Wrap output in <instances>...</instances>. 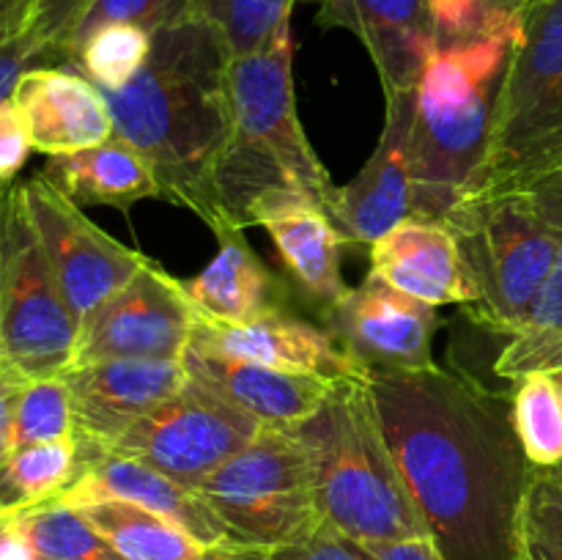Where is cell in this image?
Masks as SVG:
<instances>
[{"label": "cell", "mask_w": 562, "mask_h": 560, "mask_svg": "<svg viewBox=\"0 0 562 560\" xmlns=\"http://www.w3.org/2000/svg\"><path fill=\"white\" fill-rule=\"evenodd\" d=\"M562 170V0H532L510 53L472 195L530 190ZM470 195V198H472Z\"/></svg>", "instance_id": "obj_7"}, {"label": "cell", "mask_w": 562, "mask_h": 560, "mask_svg": "<svg viewBox=\"0 0 562 560\" xmlns=\"http://www.w3.org/2000/svg\"><path fill=\"white\" fill-rule=\"evenodd\" d=\"M192 344L223 351L239 360L261 362L280 371L316 373V377H351L366 373L329 329H318L302 318L278 311L247 324H203L198 322Z\"/></svg>", "instance_id": "obj_21"}, {"label": "cell", "mask_w": 562, "mask_h": 560, "mask_svg": "<svg viewBox=\"0 0 562 560\" xmlns=\"http://www.w3.org/2000/svg\"><path fill=\"white\" fill-rule=\"evenodd\" d=\"M395 467L445 560H519L536 467L510 399L437 362L368 373Z\"/></svg>", "instance_id": "obj_1"}, {"label": "cell", "mask_w": 562, "mask_h": 560, "mask_svg": "<svg viewBox=\"0 0 562 560\" xmlns=\"http://www.w3.org/2000/svg\"><path fill=\"white\" fill-rule=\"evenodd\" d=\"M66 437H75V406L66 377L27 379L14 412V450Z\"/></svg>", "instance_id": "obj_32"}, {"label": "cell", "mask_w": 562, "mask_h": 560, "mask_svg": "<svg viewBox=\"0 0 562 560\" xmlns=\"http://www.w3.org/2000/svg\"><path fill=\"white\" fill-rule=\"evenodd\" d=\"M228 530L231 541L283 549L322 525L313 472L294 428L263 426L195 489Z\"/></svg>", "instance_id": "obj_8"}, {"label": "cell", "mask_w": 562, "mask_h": 560, "mask_svg": "<svg viewBox=\"0 0 562 560\" xmlns=\"http://www.w3.org/2000/svg\"><path fill=\"white\" fill-rule=\"evenodd\" d=\"M33 560H126L77 508L44 503L11 514Z\"/></svg>", "instance_id": "obj_28"}, {"label": "cell", "mask_w": 562, "mask_h": 560, "mask_svg": "<svg viewBox=\"0 0 562 560\" xmlns=\"http://www.w3.org/2000/svg\"><path fill=\"white\" fill-rule=\"evenodd\" d=\"M198 316L179 278L148 261L80 322L71 366L99 360H184Z\"/></svg>", "instance_id": "obj_11"}, {"label": "cell", "mask_w": 562, "mask_h": 560, "mask_svg": "<svg viewBox=\"0 0 562 560\" xmlns=\"http://www.w3.org/2000/svg\"><path fill=\"white\" fill-rule=\"evenodd\" d=\"M82 456L75 437L11 450L0 467V508L9 514L53 503L80 478Z\"/></svg>", "instance_id": "obj_27"}, {"label": "cell", "mask_w": 562, "mask_h": 560, "mask_svg": "<svg viewBox=\"0 0 562 560\" xmlns=\"http://www.w3.org/2000/svg\"><path fill=\"white\" fill-rule=\"evenodd\" d=\"M228 64L223 38L184 14L154 33L135 80L102 91L113 135L148 159L162 198L195 212L212 231L220 225L212 176L231 126Z\"/></svg>", "instance_id": "obj_2"}, {"label": "cell", "mask_w": 562, "mask_h": 560, "mask_svg": "<svg viewBox=\"0 0 562 560\" xmlns=\"http://www.w3.org/2000/svg\"><path fill=\"white\" fill-rule=\"evenodd\" d=\"M195 560H278L274 549L250 547L239 541H223L214 547H203V552Z\"/></svg>", "instance_id": "obj_42"}, {"label": "cell", "mask_w": 562, "mask_h": 560, "mask_svg": "<svg viewBox=\"0 0 562 560\" xmlns=\"http://www.w3.org/2000/svg\"><path fill=\"white\" fill-rule=\"evenodd\" d=\"M91 0H36L33 5V36L38 38L49 58L60 60L66 36Z\"/></svg>", "instance_id": "obj_37"}, {"label": "cell", "mask_w": 562, "mask_h": 560, "mask_svg": "<svg viewBox=\"0 0 562 560\" xmlns=\"http://www.w3.org/2000/svg\"><path fill=\"white\" fill-rule=\"evenodd\" d=\"M261 423L198 379L143 415L110 453L143 461L187 489H198L217 467L261 432Z\"/></svg>", "instance_id": "obj_10"}, {"label": "cell", "mask_w": 562, "mask_h": 560, "mask_svg": "<svg viewBox=\"0 0 562 560\" xmlns=\"http://www.w3.org/2000/svg\"><path fill=\"white\" fill-rule=\"evenodd\" d=\"M25 384V373L16 371L11 362L0 360V467H3V461L14 450V443H11V434H14V412Z\"/></svg>", "instance_id": "obj_40"}, {"label": "cell", "mask_w": 562, "mask_h": 560, "mask_svg": "<svg viewBox=\"0 0 562 560\" xmlns=\"http://www.w3.org/2000/svg\"><path fill=\"white\" fill-rule=\"evenodd\" d=\"M519 560H562V481L536 472L521 519Z\"/></svg>", "instance_id": "obj_36"}, {"label": "cell", "mask_w": 562, "mask_h": 560, "mask_svg": "<svg viewBox=\"0 0 562 560\" xmlns=\"http://www.w3.org/2000/svg\"><path fill=\"white\" fill-rule=\"evenodd\" d=\"M231 126L214 168V203L223 228H247L263 198L296 192L318 206L333 203L338 187L313 152L294 99L291 27L267 49L228 64Z\"/></svg>", "instance_id": "obj_3"}, {"label": "cell", "mask_w": 562, "mask_h": 560, "mask_svg": "<svg viewBox=\"0 0 562 560\" xmlns=\"http://www.w3.org/2000/svg\"><path fill=\"white\" fill-rule=\"evenodd\" d=\"M0 187H3V184H0Z\"/></svg>", "instance_id": "obj_47"}, {"label": "cell", "mask_w": 562, "mask_h": 560, "mask_svg": "<svg viewBox=\"0 0 562 560\" xmlns=\"http://www.w3.org/2000/svg\"><path fill=\"white\" fill-rule=\"evenodd\" d=\"M278 560H368L360 544L340 536L327 522L316 527L307 538L291 544V547L274 549Z\"/></svg>", "instance_id": "obj_38"}, {"label": "cell", "mask_w": 562, "mask_h": 560, "mask_svg": "<svg viewBox=\"0 0 562 560\" xmlns=\"http://www.w3.org/2000/svg\"><path fill=\"white\" fill-rule=\"evenodd\" d=\"M514 36L439 47L417 82L412 126V217L442 223L475 192Z\"/></svg>", "instance_id": "obj_5"}, {"label": "cell", "mask_w": 562, "mask_h": 560, "mask_svg": "<svg viewBox=\"0 0 562 560\" xmlns=\"http://www.w3.org/2000/svg\"><path fill=\"white\" fill-rule=\"evenodd\" d=\"M0 360H3V335H0Z\"/></svg>", "instance_id": "obj_46"}, {"label": "cell", "mask_w": 562, "mask_h": 560, "mask_svg": "<svg viewBox=\"0 0 562 560\" xmlns=\"http://www.w3.org/2000/svg\"><path fill=\"white\" fill-rule=\"evenodd\" d=\"M75 406V439L110 453L143 415L187 384L184 360H99L64 373Z\"/></svg>", "instance_id": "obj_15"}, {"label": "cell", "mask_w": 562, "mask_h": 560, "mask_svg": "<svg viewBox=\"0 0 562 560\" xmlns=\"http://www.w3.org/2000/svg\"><path fill=\"white\" fill-rule=\"evenodd\" d=\"M368 560H445L431 538H409L390 544H360Z\"/></svg>", "instance_id": "obj_41"}, {"label": "cell", "mask_w": 562, "mask_h": 560, "mask_svg": "<svg viewBox=\"0 0 562 560\" xmlns=\"http://www.w3.org/2000/svg\"><path fill=\"white\" fill-rule=\"evenodd\" d=\"M428 11L439 47L521 33V14H508L492 0H428Z\"/></svg>", "instance_id": "obj_33"}, {"label": "cell", "mask_w": 562, "mask_h": 560, "mask_svg": "<svg viewBox=\"0 0 562 560\" xmlns=\"http://www.w3.org/2000/svg\"><path fill=\"white\" fill-rule=\"evenodd\" d=\"M33 152L31 137H27L25 121H22L16 104H0V184H11L27 163V154Z\"/></svg>", "instance_id": "obj_39"}, {"label": "cell", "mask_w": 562, "mask_h": 560, "mask_svg": "<svg viewBox=\"0 0 562 560\" xmlns=\"http://www.w3.org/2000/svg\"><path fill=\"white\" fill-rule=\"evenodd\" d=\"M104 500H124V503L154 511L190 533L203 547L231 541L225 525L195 489L181 486L154 467L119 453H108L86 467L80 478L69 489H64L53 503L82 508V505L104 503Z\"/></svg>", "instance_id": "obj_20"}, {"label": "cell", "mask_w": 562, "mask_h": 560, "mask_svg": "<svg viewBox=\"0 0 562 560\" xmlns=\"http://www.w3.org/2000/svg\"><path fill=\"white\" fill-rule=\"evenodd\" d=\"M294 434L311 461L318 514L340 536L355 544L428 538L379 426L368 373L340 377Z\"/></svg>", "instance_id": "obj_4"}, {"label": "cell", "mask_w": 562, "mask_h": 560, "mask_svg": "<svg viewBox=\"0 0 562 560\" xmlns=\"http://www.w3.org/2000/svg\"><path fill=\"white\" fill-rule=\"evenodd\" d=\"M464 267L481 327L514 338L530 318L554 264V231L532 190L464 198L442 220Z\"/></svg>", "instance_id": "obj_6"}, {"label": "cell", "mask_w": 562, "mask_h": 560, "mask_svg": "<svg viewBox=\"0 0 562 560\" xmlns=\"http://www.w3.org/2000/svg\"><path fill=\"white\" fill-rule=\"evenodd\" d=\"M11 102L25 121L33 152L47 157L82 152L113 135V115L102 88L69 64L27 69Z\"/></svg>", "instance_id": "obj_16"}, {"label": "cell", "mask_w": 562, "mask_h": 560, "mask_svg": "<svg viewBox=\"0 0 562 560\" xmlns=\"http://www.w3.org/2000/svg\"><path fill=\"white\" fill-rule=\"evenodd\" d=\"M20 184L33 228L77 322L151 261L99 228L47 173H36Z\"/></svg>", "instance_id": "obj_12"}, {"label": "cell", "mask_w": 562, "mask_h": 560, "mask_svg": "<svg viewBox=\"0 0 562 560\" xmlns=\"http://www.w3.org/2000/svg\"><path fill=\"white\" fill-rule=\"evenodd\" d=\"M80 511L126 560H195L203 544L154 511L124 500L82 505Z\"/></svg>", "instance_id": "obj_26"}, {"label": "cell", "mask_w": 562, "mask_h": 560, "mask_svg": "<svg viewBox=\"0 0 562 560\" xmlns=\"http://www.w3.org/2000/svg\"><path fill=\"white\" fill-rule=\"evenodd\" d=\"M220 250L203 272L181 280L198 322L247 324L280 311L278 280L245 239V228L217 231Z\"/></svg>", "instance_id": "obj_23"}, {"label": "cell", "mask_w": 562, "mask_h": 560, "mask_svg": "<svg viewBox=\"0 0 562 560\" xmlns=\"http://www.w3.org/2000/svg\"><path fill=\"white\" fill-rule=\"evenodd\" d=\"M371 272L428 305L470 302L464 267L453 234L439 220L406 217L371 247Z\"/></svg>", "instance_id": "obj_22"}, {"label": "cell", "mask_w": 562, "mask_h": 560, "mask_svg": "<svg viewBox=\"0 0 562 560\" xmlns=\"http://www.w3.org/2000/svg\"><path fill=\"white\" fill-rule=\"evenodd\" d=\"M154 33L137 25H108L93 31L71 55L69 66L102 91H119L135 80L151 55Z\"/></svg>", "instance_id": "obj_31"}, {"label": "cell", "mask_w": 562, "mask_h": 560, "mask_svg": "<svg viewBox=\"0 0 562 560\" xmlns=\"http://www.w3.org/2000/svg\"><path fill=\"white\" fill-rule=\"evenodd\" d=\"M42 173L80 206H110L130 214L146 198H162L148 159L119 135L82 152L49 157Z\"/></svg>", "instance_id": "obj_24"}, {"label": "cell", "mask_w": 562, "mask_h": 560, "mask_svg": "<svg viewBox=\"0 0 562 560\" xmlns=\"http://www.w3.org/2000/svg\"><path fill=\"white\" fill-rule=\"evenodd\" d=\"M318 22L355 33L371 55L384 97L417 91L439 49L428 0H318Z\"/></svg>", "instance_id": "obj_17"}, {"label": "cell", "mask_w": 562, "mask_h": 560, "mask_svg": "<svg viewBox=\"0 0 562 560\" xmlns=\"http://www.w3.org/2000/svg\"><path fill=\"white\" fill-rule=\"evenodd\" d=\"M558 377L562 379V371L558 373ZM538 472H541V470H538ZM547 475H552V478H558V481H562V464L558 467V470H549V472H547Z\"/></svg>", "instance_id": "obj_45"}, {"label": "cell", "mask_w": 562, "mask_h": 560, "mask_svg": "<svg viewBox=\"0 0 562 560\" xmlns=\"http://www.w3.org/2000/svg\"><path fill=\"white\" fill-rule=\"evenodd\" d=\"M0 560H31V552L14 533L11 514L5 508H0Z\"/></svg>", "instance_id": "obj_43"}, {"label": "cell", "mask_w": 562, "mask_h": 560, "mask_svg": "<svg viewBox=\"0 0 562 560\" xmlns=\"http://www.w3.org/2000/svg\"><path fill=\"white\" fill-rule=\"evenodd\" d=\"M184 14V0H91L80 14V20L75 22L69 36H66L60 60L69 64L75 49L99 27L137 25L148 33H157L159 27L170 25V22Z\"/></svg>", "instance_id": "obj_34"}, {"label": "cell", "mask_w": 562, "mask_h": 560, "mask_svg": "<svg viewBox=\"0 0 562 560\" xmlns=\"http://www.w3.org/2000/svg\"><path fill=\"white\" fill-rule=\"evenodd\" d=\"M0 335L3 360L27 379L58 377L75 362L80 322L38 242L20 181L0 187Z\"/></svg>", "instance_id": "obj_9"}, {"label": "cell", "mask_w": 562, "mask_h": 560, "mask_svg": "<svg viewBox=\"0 0 562 560\" xmlns=\"http://www.w3.org/2000/svg\"><path fill=\"white\" fill-rule=\"evenodd\" d=\"M327 329L366 373L417 371L434 366L437 307L368 275L324 311Z\"/></svg>", "instance_id": "obj_13"}, {"label": "cell", "mask_w": 562, "mask_h": 560, "mask_svg": "<svg viewBox=\"0 0 562 560\" xmlns=\"http://www.w3.org/2000/svg\"><path fill=\"white\" fill-rule=\"evenodd\" d=\"M554 231V264L547 285L532 307L525 327L510 338L497 360V371L508 379L527 373L562 371V170L530 187Z\"/></svg>", "instance_id": "obj_25"}, {"label": "cell", "mask_w": 562, "mask_h": 560, "mask_svg": "<svg viewBox=\"0 0 562 560\" xmlns=\"http://www.w3.org/2000/svg\"><path fill=\"white\" fill-rule=\"evenodd\" d=\"M33 5L36 0H0V104L14 97L27 69L53 60L33 36Z\"/></svg>", "instance_id": "obj_35"}, {"label": "cell", "mask_w": 562, "mask_h": 560, "mask_svg": "<svg viewBox=\"0 0 562 560\" xmlns=\"http://www.w3.org/2000/svg\"><path fill=\"white\" fill-rule=\"evenodd\" d=\"M296 0H184L187 14L206 22L228 49L231 60L267 49L291 27Z\"/></svg>", "instance_id": "obj_30"}, {"label": "cell", "mask_w": 562, "mask_h": 560, "mask_svg": "<svg viewBox=\"0 0 562 560\" xmlns=\"http://www.w3.org/2000/svg\"><path fill=\"white\" fill-rule=\"evenodd\" d=\"M184 366L192 379L217 390L231 404L269 428H294L305 423L327 401L340 379L280 371L198 344H190Z\"/></svg>", "instance_id": "obj_19"}, {"label": "cell", "mask_w": 562, "mask_h": 560, "mask_svg": "<svg viewBox=\"0 0 562 560\" xmlns=\"http://www.w3.org/2000/svg\"><path fill=\"white\" fill-rule=\"evenodd\" d=\"M510 412L527 461L541 472L558 470L562 464V379L558 373L536 371L516 379Z\"/></svg>", "instance_id": "obj_29"}, {"label": "cell", "mask_w": 562, "mask_h": 560, "mask_svg": "<svg viewBox=\"0 0 562 560\" xmlns=\"http://www.w3.org/2000/svg\"><path fill=\"white\" fill-rule=\"evenodd\" d=\"M250 225L267 231L289 280L313 305L327 311L349 291L340 269L346 242L327 209L316 201L296 192H278L252 209Z\"/></svg>", "instance_id": "obj_18"}, {"label": "cell", "mask_w": 562, "mask_h": 560, "mask_svg": "<svg viewBox=\"0 0 562 560\" xmlns=\"http://www.w3.org/2000/svg\"><path fill=\"white\" fill-rule=\"evenodd\" d=\"M492 3L497 5V9L508 11V14H521V11H525L532 0H492Z\"/></svg>", "instance_id": "obj_44"}, {"label": "cell", "mask_w": 562, "mask_h": 560, "mask_svg": "<svg viewBox=\"0 0 562 560\" xmlns=\"http://www.w3.org/2000/svg\"><path fill=\"white\" fill-rule=\"evenodd\" d=\"M384 130L366 168L335 190L329 220L346 245L371 247L406 217H412V126L417 91L390 93Z\"/></svg>", "instance_id": "obj_14"}]
</instances>
